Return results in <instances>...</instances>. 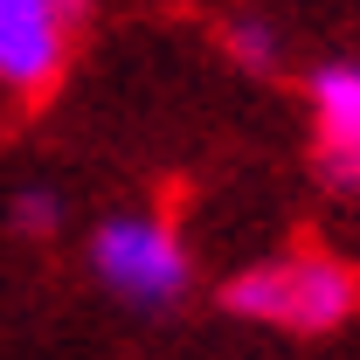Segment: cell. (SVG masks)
<instances>
[{
	"label": "cell",
	"mask_w": 360,
	"mask_h": 360,
	"mask_svg": "<svg viewBox=\"0 0 360 360\" xmlns=\"http://www.w3.org/2000/svg\"><path fill=\"white\" fill-rule=\"evenodd\" d=\"M312 125H319L326 174L340 187H360V70L354 63H333L312 77Z\"/></svg>",
	"instance_id": "4"
},
{
	"label": "cell",
	"mask_w": 360,
	"mask_h": 360,
	"mask_svg": "<svg viewBox=\"0 0 360 360\" xmlns=\"http://www.w3.org/2000/svg\"><path fill=\"white\" fill-rule=\"evenodd\" d=\"M229 312L277 333H333L360 312V270L326 250H284L229 277Z\"/></svg>",
	"instance_id": "1"
},
{
	"label": "cell",
	"mask_w": 360,
	"mask_h": 360,
	"mask_svg": "<svg viewBox=\"0 0 360 360\" xmlns=\"http://www.w3.org/2000/svg\"><path fill=\"white\" fill-rule=\"evenodd\" d=\"M90 0H0V97L42 104L63 84Z\"/></svg>",
	"instance_id": "3"
},
{
	"label": "cell",
	"mask_w": 360,
	"mask_h": 360,
	"mask_svg": "<svg viewBox=\"0 0 360 360\" xmlns=\"http://www.w3.org/2000/svg\"><path fill=\"white\" fill-rule=\"evenodd\" d=\"M222 49L243 63V70H277V56H284L277 28H270V21H257V14H236V21L222 28Z\"/></svg>",
	"instance_id": "5"
},
{
	"label": "cell",
	"mask_w": 360,
	"mask_h": 360,
	"mask_svg": "<svg viewBox=\"0 0 360 360\" xmlns=\"http://www.w3.org/2000/svg\"><path fill=\"white\" fill-rule=\"evenodd\" d=\"M56 222H63V201H56L49 187L14 194V229H21V236H56Z\"/></svg>",
	"instance_id": "6"
},
{
	"label": "cell",
	"mask_w": 360,
	"mask_h": 360,
	"mask_svg": "<svg viewBox=\"0 0 360 360\" xmlns=\"http://www.w3.org/2000/svg\"><path fill=\"white\" fill-rule=\"evenodd\" d=\"M90 277L139 312H167L187 298L194 264H187V243L167 215L153 208H125V215H104L90 229Z\"/></svg>",
	"instance_id": "2"
}]
</instances>
